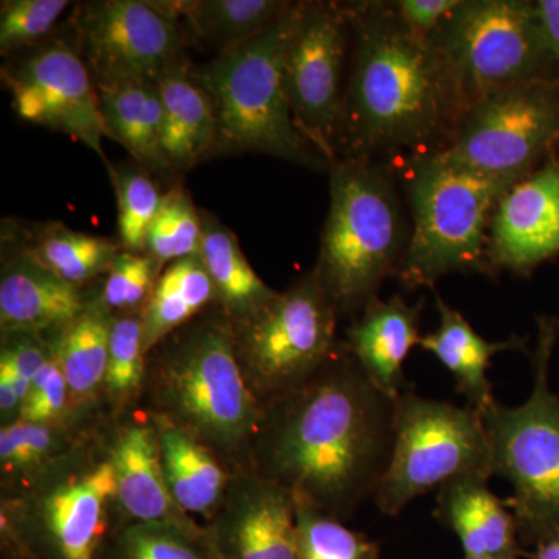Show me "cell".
I'll list each match as a JSON object with an SVG mask.
<instances>
[{"mask_svg": "<svg viewBox=\"0 0 559 559\" xmlns=\"http://www.w3.org/2000/svg\"><path fill=\"white\" fill-rule=\"evenodd\" d=\"M395 414L396 400L340 344L314 377L264 406L250 473L286 489L299 506L349 518L377 495Z\"/></svg>", "mask_w": 559, "mask_h": 559, "instance_id": "obj_1", "label": "cell"}, {"mask_svg": "<svg viewBox=\"0 0 559 559\" xmlns=\"http://www.w3.org/2000/svg\"><path fill=\"white\" fill-rule=\"evenodd\" d=\"M347 3L352 50L337 159L399 165L443 150L463 108L436 44L407 28L389 0Z\"/></svg>", "mask_w": 559, "mask_h": 559, "instance_id": "obj_2", "label": "cell"}, {"mask_svg": "<svg viewBox=\"0 0 559 559\" xmlns=\"http://www.w3.org/2000/svg\"><path fill=\"white\" fill-rule=\"evenodd\" d=\"M148 358L151 417L168 419L216 457L250 468L264 407L246 381L231 320L223 311L198 316Z\"/></svg>", "mask_w": 559, "mask_h": 559, "instance_id": "obj_3", "label": "cell"}, {"mask_svg": "<svg viewBox=\"0 0 559 559\" xmlns=\"http://www.w3.org/2000/svg\"><path fill=\"white\" fill-rule=\"evenodd\" d=\"M329 170L330 210L312 271L340 318L355 319L396 278L411 218L395 164L337 159Z\"/></svg>", "mask_w": 559, "mask_h": 559, "instance_id": "obj_4", "label": "cell"}, {"mask_svg": "<svg viewBox=\"0 0 559 559\" xmlns=\"http://www.w3.org/2000/svg\"><path fill=\"white\" fill-rule=\"evenodd\" d=\"M396 167L411 218L409 242L395 278L401 288L433 289L450 274L489 277V226L500 198L516 180L459 167L439 151Z\"/></svg>", "mask_w": 559, "mask_h": 559, "instance_id": "obj_5", "label": "cell"}, {"mask_svg": "<svg viewBox=\"0 0 559 559\" xmlns=\"http://www.w3.org/2000/svg\"><path fill=\"white\" fill-rule=\"evenodd\" d=\"M297 11L299 2H290L266 32L194 70L215 110V153L252 151L319 170L329 168L297 127L286 91V50Z\"/></svg>", "mask_w": 559, "mask_h": 559, "instance_id": "obj_6", "label": "cell"}, {"mask_svg": "<svg viewBox=\"0 0 559 559\" xmlns=\"http://www.w3.org/2000/svg\"><path fill=\"white\" fill-rule=\"evenodd\" d=\"M558 337L554 318H539L527 401L513 407L495 401L481 412L492 476L510 481L513 496L507 502L516 518L521 543L533 546L559 530V396L549 382Z\"/></svg>", "mask_w": 559, "mask_h": 559, "instance_id": "obj_7", "label": "cell"}, {"mask_svg": "<svg viewBox=\"0 0 559 559\" xmlns=\"http://www.w3.org/2000/svg\"><path fill=\"white\" fill-rule=\"evenodd\" d=\"M430 39L454 83L463 116L507 87L559 79L530 0H460Z\"/></svg>", "mask_w": 559, "mask_h": 559, "instance_id": "obj_8", "label": "cell"}, {"mask_svg": "<svg viewBox=\"0 0 559 559\" xmlns=\"http://www.w3.org/2000/svg\"><path fill=\"white\" fill-rule=\"evenodd\" d=\"M469 476L492 477L491 447L480 412L404 390L396 399L392 455L373 498L377 509L399 516L430 489Z\"/></svg>", "mask_w": 559, "mask_h": 559, "instance_id": "obj_9", "label": "cell"}, {"mask_svg": "<svg viewBox=\"0 0 559 559\" xmlns=\"http://www.w3.org/2000/svg\"><path fill=\"white\" fill-rule=\"evenodd\" d=\"M340 314L314 271L234 323L246 381L264 406L310 380L334 355Z\"/></svg>", "mask_w": 559, "mask_h": 559, "instance_id": "obj_10", "label": "cell"}, {"mask_svg": "<svg viewBox=\"0 0 559 559\" xmlns=\"http://www.w3.org/2000/svg\"><path fill=\"white\" fill-rule=\"evenodd\" d=\"M559 151V79L496 92L466 110L444 159L489 178H527Z\"/></svg>", "mask_w": 559, "mask_h": 559, "instance_id": "obj_11", "label": "cell"}, {"mask_svg": "<svg viewBox=\"0 0 559 559\" xmlns=\"http://www.w3.org/2000/svg\"><path fill=\"white\" fill-rule=\"evenodd\" d=\"M76 53L102 87L157 84L183 60L182 27L159 2L94 0L72 16Z\"/></svg>", "mask_w": 559, "mask_h": 559, "instance_id": "obj_12", "label": "cell"}, {"mask_svg": "<svg viewBox=\"0 0 559 559\" xmlns=\"http://www.w3.org/2000/svg\"><path fill=\"white\" fill-rule=\"evenodd\" d=\"M349 50L347 2H299L286 50V91L297 127L329 167L340 151Z\"/></svg>", "mask_w": 559, "mask_h": 559, "instance_id": "obj_13", "label": "cell"}, {"mask_svg": "<svg viewBox=\"0 0 559 559\" xmlns=\"http://www.w3.org/2000/svg\"><path fill=\"white\" fill-rule=\"evenodd\" d=\"M14 112L28 123L62 132L106 159L109 138L100 95L73 47L57 43L2 69Z\"/></svg>", "mask_w": 559, "mask_h": 559, "instance_id": "obj_14", "label": "cell"}, {"mask_svg": "<svg viewBox=\"0 0 559 559\" xmlns=\"http://www.w3.org/2000/svg\"><path fill=\"white\" fill-rule=\"evenodd\" d=\"M116 498L109 457L69 471L39 489L31 521L47 558L106 559L109 506Z\"/></svg>", "mask_w": 559, "mask_h": 559, "instance_id": "obj_15", "label": "cell"}, {"mask_svg": "<svg viewBox=\"0 0 559 559\" xmlns=\"http://www.w3.org/2000/svg\"><path fill=\"white\" fill-rule=\"evenodd\" d=\"M559 257V154L510 187L489 226V277H532Z\"/></svg>", "mask_w": 559, "mask_h": 559, "instance_id": "obj_16", "label": "cell"}, {"mask_svg": "<svg viewBox=\"0 0 559 559\" xmlns=\"http://www.w3.org/2000/svg\"><path fill=\"white\" fill-rule=\"evenodd\" d=\"M210 522L205 538L218 559H299L296 500L257 474L230 479Z\"/></svg>", "mask_w": 559, "mask_h": 559, "instance_id": "obj_17", "label": "cell"}, {"mask_svg": "<svg viewBox=\"0 0 559 559\" xmlns=\"http://www.w3.org/2000/svg\"><path fill=\"white\" fill-rule=\"evenodd\" d=\"M425 299L407 304L401 296L371 301L347 329L345 348L382 393L396 400L406 390L404 362L419 345Z\"/></svg>", "mask_w": 559, "mask_h": 559, "instance_id": "obj_18", "label": "cell"}, {"mask_svg": "<svg viewBox=\"0 0 559 559\" xmlns=\"http://www.w3.org/2000/svg\"><path fill=\"white\" fill-rule=\"evenodd\" d=\"M110 463L117 480V506L131 524H178L197 527L173 499L154 423H131L110 447Z\"/></svg>", "mask_w": 559, "mask_h": 559, "instance_id": "obj_19", "label": "cell"}, {"mask_svg": "<svg viewBox=\"0 0 559 559\" xmlns=\"http://www.w3.org/2000/svg\"><path fill=\"white\" fill-rule=\"evenodd\" d=\"M488 480L469 476L444 484L437 495V518L457 536L465 558H521L516 518Z\"/></svg>", "mask_w": 559, "mask_h": 559, "instance_id": "obj_20", "label": "cell"}, {"mask_svg": "<svg viewBox=\"0 0 559 559\" xmlns=\"http://www.w3.org/2000/svg\"><path fill=\"white\" fill-rule=\"evenodd\" d=\"M80 286L51 274L31 255L3 270L0 280V325L3 334L68 329L87 308Z\"/></svg>", "mask_w": 559, "mask_h": 559, "instance_id": "obj_21", "label": "cell"}, {"mask_svg": "<svg viewBox=\"0 0 559 559\" xmlns=\"http://www.w3.org/2000/svg\"><path fill=\"white\" fill-rule=\"evenodd\" d=\"M439 326L419 341V347L440 360L455 381V389L465 396L468 406L480 412L495 403L489 364L499 353L525 349V341L518 336L491 342L484 340L473 325L436 293Z\"/></svg>", "mask_w": 559, "mask_h": 559, "instance_id": "obj_22", "label": "cell"}, {"mask_svg": "<svg viewBox=\"0 0 559 559\" xmlns=\"http://www.w3.org/2000/svg\"><path fill=\"white\" fill-rule=\"evenodd\" d=\"M151 418L159 437L165 480L176 506L186 516L194 514L212 521L230 484L219 459L168 419Z\"/></svg>", "mask_w": 559, "mask_h": 559, "instance_id": "obj_23", "label": "cell"}, {"mask_svg": "<svg viewBox=\"0 0 559 559\" xmlns=\"http://www.w3.org/2000/svg\"><path fill=\"white\" fill-rule=\"evenodd\" d=\"M160 92L162 150L171 168H190L216 148V119L207 92L182 64L157 83Z\"/></svg>", "mask_w": 559, "mask_h": 559, "instance_id": "obj_24", "label": "cell"}, {"mask_svg": "<svg viewBox=\"0 0 559 559\" xmlns=\"http://www.w3.org/2000/svg\"><path fill=\"white\" fill-rule=\"evenodd\" d=\"M201 259L204 261L221 311L231 322H242L274 299L270 288L250 266L234 231L215 215L201 212Z\"/></svg>", "mask_w": 559, "mask_h": 559, "instance_id": "obj_25", "label": "cell"}, {"mask_svg": "<svg viewBox=\"0 0 559 559\" xmlns=\"http://www.w3.org/2000/svg\"><path fill=\"white\" fill-rule=\"evenodd\" d=\"M194 38L226 51L257 38L288 10L285 0H176L159 2Z\"/></svg>", "mask_w": 559, "mask_h": 559, "instance_id": "obj_26", "label": "cell"}, {"mask_svg": "<svg viewBox=\"0 0 559 559\" xmlns=\"http://www.w3.org/2000/svg\"><path fill=\"white\" fill-rule=\"evenodd\" d=\"M213 300L215 288L201 255L168 264L140 314L146 358L162 341L201 316Z\"/></svg>", "mask_w": 559, "mask_h": 559, "instance_id": "obj_27", "label": "cell"}, {"mask_svg": "<svg viewBox=\"0 0 559 559\" xmlns=\"http://www.w3.org/2000/svg\"><path fill=\"white\" fill-rule=\"evenodd\" d=\"M98 95L109 138L121 143L148 170L171 168L162 150L164 109L157 84L102 87Z\"/></svg>", "mask_w": 559, "mask_h": 559, "instance_id": "obj_28", "label": "cell"}, {"mask_svg": "<svg viewBox=\"0 0 559 559\" xmlns=\"http://www.w3.org/2000/svg\"><path fill=\"white\" fill-rule=\"evenodd\" d=\"M114 319L109 308L98 300L87 305L83 314L61 331L55 352L73 403L91 400L105 385Z\"/></svg>", "mask_w": 559, "mask_h": 559, "instance_id": "obj_29", "label": "cell"}, {"mask_svg": "<svg viewBox=\"0 0 559 559\" xmlns=\"http://www.w3.org/2000/svg\"><path fill=\"white\" fill-rule=\"evenodd\" d=\"M120 250L121 246L108 238L55 224L44 231L28 255L57 277L80 286L105 272L108 274Z\"/></svg>", "mask_w": 559, "mask_h": 559, "instance_id": "obj_30", "label": "cell"}, {"mask_svg": "<svg viewBox=\"0 0 559 559\" xmlns=\"http://www.w3.org/2000/svg\"><path fill=\"white\" fill-rule=\"evenodd\" d=\"M106 559H218L205 532L178 524H128L110 539Z\"/></svg>", "mask_w": 559, "mask_h": 559, "instance_id": "obj_31", "label": "cell"}, {"mask_svg": "<svg viewBox=\"0 0 559 559\" xmlns=\"http://www.w3.org/2000/svg\"><path fill=\"white\" fill-rule=\"evenodd\" d=\"M202 215L182 187H175L162 198L159 212L151 224L145 253L160 266L200 255Z\"/></svg>", "mask_w": 559, "mask_h": 559, "instance_id": "obj_32", "label": "cell"}, {"mask_svg": "<svg viewBox=\"0 0 559 559\" xmlns=\"http://www.w3.org/2000/svg\"><path fill=\"white\" fill-rule=\"evenodd\" d=\"M299 559H381L380 547L341 520L297 503Z\"/></svg>", "mask_w": 559, "mask_h": 559, "instance_id": "obj_33", "label": "cell"}, {"mask_svg": "<svg viewBox=\"0 0 559 559\" xmlns=\"http://www.w3.org/2000/svg\"><path fill=\"white\" fill-rule=\"evenodd\" d=\"M146 353L143 348L142 319L124 314L114 319L110 329L105 385L116 404L128 403L145 384Z\"/></svg>", "mask_w": 559, "mask_h": 559, "instance_id": "obj_34", "label": "cell"}, {"mask_svg": "<svg viewBox=\"0 0 559 559\" xmlns=\"http://www.w3.org/2000/svg\"><path fill=\"white\" fill-rule=\"evenodd\" d=\"M117 191L121 250L145 253L151 224L159 212L160 191L142 171H110Z\"/></svg>", "mask_w": 559, "mask_h": 559, "instance_id": "obj_35", "label": "cell"}, {"mask_svg": "<svg viewBox=\"0 0 559 559\" xmlns=\"http://www.w3.org/2000/svg\"><path fill=\"white\" fill-rule=\"evenodd\" d=\"M70 7L68 0H3L0 3V53L31 47L60 21Z\"/></svg>", "mask_w": 559, "mask_h": 559, "instance_id": "obj_36", "label": "cell"}, {"mask_svg": "<svg viewBox=\"0 0 559 559\" xmlns=\"http://www.w3.org/2000/svg\"><path fill=\"white\" fill-rule=\"evenodd\" d=\"M160 264L148 253L120 250L114 260L103 289V304L110 311H134L145 307L160 277Z\"/></svg>", "mask_w": 559, "mask_h": 559, "instance_id": "obj_37", "label": "cell"}, {"mask_svg": "<svg viewBox=\"0 0 559 559\" xmlns=\"http://www.w3.org/2000/svg\"><path fill=\"white\" fill-rule=\"evenodd\" d=\"M60 441L55 426L38 425L16 419L3 426L0 432V463L7 473H32L44 468L57 454Z\"/></svg>", "mask_w": 559, "mask_h": 559, "instance_id": "obj_38", "label": "cell"}, {"mask_svg": "<svg viewBox=\"0 0 559 559\" xmlns=\"http://www.w3.org/2000/svg\"><path fill=\"white\" fill-rule=\"evenodd\" d=\"M70 393L57 352L43 367L22 403L20 418L38 425L55 426L68 409Z\"/></svg>", "mask_w": 559, "mask_h": 559, "instance_id": "obj_39", "label": "cell"}, {"mask_svg": "<svg viewBox=\"0 0 559 559\" xmlns=\"http://www.w3.org/2000/svg\"><path fill=\"white\" fill-rule=\"evenodd\" d=\"M393 13L407 28L425 38H432L460 0H389Z\"/></svg>", "mask_w": 559, "mask_h": 559, "instance_id": "obj_40", "label": "cell"}, {"mask_svg": "<svg viewBox=\"0 0 559 559\" xmlns=\"http://www.w3.org/2000/svg\"><path fill=\"white\" fill-rule=\"evenodd\" d=\"M535 9L544 39L559 66V0H536Z\"/></svg>", "mask_w": 559, "mask_h": 559, "instance_id": "obj_41", "label": "cell"}, {"mask_svg": "<svg viewBox=\"0 0 559 559\" xmlns=\"http://www.w3.org/2000/svg\"><path fill=\"white\" fill-rule=\"evenodd\" d=\"M22 407L20 390H17L16 377L11 369L9 360L0 356V412L2 418H11L17 415Z\"/></svg>", "mask_w": 559, "mask_h": 559, "instance_id": "obj_42", "label": "cell"}, {"mask_svg": "<svg viewBox=\"0 0 559 559\" xmlns=\"http://www.w3.org/2000/svg\"><path fill=\"white\" fill-rule=\"evenodd\" d=\"M532 559H559V530L536 544Z\"/></svg>", "mask_w": 559, "mask_h": 559, "instance_id": "obj_43", "label": "cell"}, {"mask_svg": "<svg viewBox=\"0 0 559 559\" xmlns=\"http://www.w3.org/2000/svg\"><path fill=\"white\" fill-rule=\"evenodd\" d=\"M465 559H521L520 557L465 558Z\"/></svg>", "mask_w": 559, "mask_h": 559, "instance_id": "obj_44", "label": "cell"}, {"mask_svg": "<svg viewBox=\"0 0 559 559\" xmlns=\"http://www.w3.org/2000/svg\"><path fill=\"white\" fill-rule=\"evenodd\" d=\"M554 320H555V325H557V329L559 331V318H554Z\"/></svg>", "mask_w": 559, "mask_h": 559, "instance_id": "obj_45", "label": "cell"}]
</instances>
